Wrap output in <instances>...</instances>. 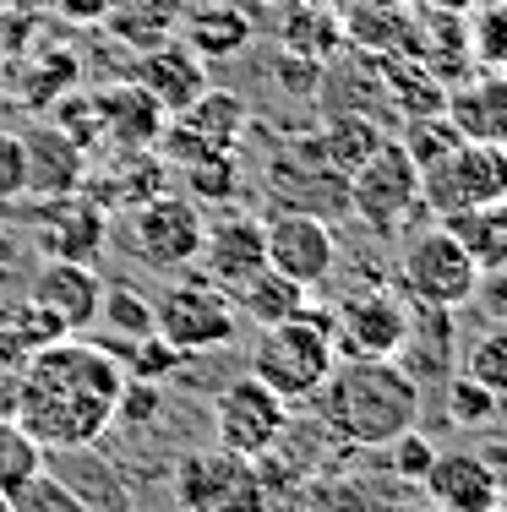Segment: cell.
<instances>
[{"label":"cell","instance_id":"obj_1","mask_svg":"<svg viewBox=\"0 0 507 512\" xmlns=\"http://www.w3.org/2000/svg\"><path fill=\"white\" fill-rule=\"evenodd\" d=\"M120 393H126V365H120V355L66 333L22 365L11 420L44 453H88V447H99L110 436Z\"/></svg>","mask_w":507,"mask_h":512},{"label":"cell","instance_id":"obj_2","mask_svg":"<svg viewBox=\"0 0 507 512\" xmlns=\"http://www.w3.org/2000/svg\"><path fill=\"white\" fill-rule=\"evenodd\" d=\"M311 404H317V420L328 436L366 447V453H382V447H393L404 431L420 425L426 387L398 360H338Z\"/></svg>","mask_w":507,"mask_h":512},{"label":"cell","instance_id":"obj_3","mask_svg":"<svg viewBox=\"0 0 507 512\" xmlns=\"http://www.w3.org/2000/svg\"><path fill=\"white\" fill-rule=\"evenodd\" d=\"M333 365H338L333 311H322V306H306V311L284 316V322L262 327L257 344H251V376L262 387H273L289 409L311 404L322 393V382L333 376Z\"/></svg>","mask_w":507,"mask_h":512},{"label":"cell","instance_id":"obj_4","mask_svg":"<svg viewBox=\"0 0 507 512\" xmlns=\"http://www.w3.org/2000/svg\"><path fill=\"white\" fill-rule=\"evenodd\" d=\"M393 278H398V289H404V300H415V306L458 311L480 295L475 256L458 246V235L448 224H437V218H431L426 229H415V235H404Z\"/></svg>","mask_w":507,"mask_h":512},{"label":"cell","instance_id":"obj_5","mask_svg":"<svg viewBox=\"0 0 507 512\" xmlns=\"http://www.w3.org/2000/svg\"><path fill=\"white\" fill-rule=\"evenodd\" d=\"M349 213L382 240L404 235V229L426 213V207H420V164L404 153V142L382 137L366 164L349 175Z\"/></svg>","mask_w":507,"mask_h":512},{"label":"cell","instance_id":"obj_6","mask_svg":"<svg viewBox=\"0 0 507 512\" xmlns=\"http://www.w3.org/2000/svg\"><path fill=\"white\" fill-rule=\"evenodd\" d=\"M502 197H507V148L458 137L448 153L420 164V207H426V218H453Z\"/></svg>","mask_w":507,"mask_h":512},{"label":"cell","instance_id":"obj_7","mask_svg":"<svg viewBox=\"0 0 507 512\" xmlns=\"http://www.w3.org/2000/svg\"><path fill=\"white\" fill-rule=\"evenodd\" d=\"M202 207L191 197H175V191H159V197L126 207L120 218V246L137 256L142 267H159V273H180V267H197V251H202Z\"/></svg>","mask_w":507,"mask_h":512},{"label":"cell","instance_id":"obj_8","mask_svg":"<svg viewBox=\"0 0 507 512\" xmlns=\"http://www.w3.org/2000/svg\"><path fill=\"white\" fill-rule=\"evenodd\" d=\"M180 512H273V496L262 485L257 463L224 453V447H197L175 463V480H169Z\"/></svg>","mask_w":507,"mask_h":512},{"label":"cell","instance_id":"obj_9","mask_svg":"<svg viewBox=\"0 0 507 512\" xmlns=\"http://www.w3.org/2000/svg\"><path fill=\"white\" fill-rule=\"evenodd\" d=\"M153 333L164 344H175L180 355H219V349L235 344L240 311L224 289H213L202 273H191L153 300Z\"/></svg>","mask_w":507,"mask_h":512},{"label":"cell","instance_id":"obj_10","mask_svg":"<svg viewBox=\"0 0 507 512\" xmlns=\"http://www.w3.org/2000/svg\"><path fill=\"white\" fill-rule=\"evenodd\" d=\"M328 311H333L338 360H393L398 344H404L409 300L393 295V289H382V284L344 289Z\"/></svg>","mask_w":507,"mask_h":512},{"label":"cell","instance_id":"obj_11","mask_svg":"<svg viewBox=\"0 0 507 512\" xmlns=\"http://www.w3.org/2000/svg\"><path fill=\"white\" fill-rule=\"evenodd\" d=\"M289 409L273 387H262L257 376H235V382L224 387L219 398H213V447H224V453H240L257 463L268 447H279L284 425H289Z\"/></svg>","mask_w":507,"mask_h":512},{"label":"cell","instance_id":"obj_12","mask_svg":"<svg viewBox=\"0 0 507 512\" xmlns=\"http://www.w3.org/2000/svg\"><path fill=\"white\" fill-rule=\"evenodd\" d=\"M268 197L279 207L338 218V213H349V180L322 158L317 137H295L268 158Z\"/></svg>","mask_w":507,"mask_h":512},{"label":"cell","instance_id":"obj_13","mask_svg":"<svg viewBox=\"0 0 507 512\" xmlns=\"http://www.w3.org/2000/svg\"><path fill=\"white\" fill-rule=\"evenodd\" d=\"M268 229V267L284 278H295L300 289H317L333 278L338 267V235L333 218L300 213V207H279L273 218H262Z\"/></svg>","mask_w":507,"mask_h":512},{"label":"cell","instance_id":"obj_14","mask_svg":"<svg viewBox=\"0 0 507 512\" xmlns=\"http://www.w3.org/2000/svg\"><path fill=\"white\" fill-rule=\"evenodd\" d=\"M202 278H208L213 289H224V295H235V289H246L251 278L268 267V229H262V218L251 213H219L208 229H202Z\"/></svg>","mask_w":507,"mask_h":512},{"label":"cell","instance_id":"obj_15","mask_svg":"<svg viewBox=\"0 0 507 512\" xmlns=\"http://www.w3.org/2000/svg\"><path fill=\"white\" fill-rule=\"evenodd\" d=\"M28 300L44 316H55L60 333H88L104 311V278L93 273V262H66V256H50L33 278Z\"/></svg>","mask_w":507,"mask_h":512},{"label":"cell","instance_id":"obj_16","mask_svg":"<svg viewBox=\"0 0 507 512\" xmlns=\"http://www.w3.org/2000/svg\"><path fill=\"white\" fill-rule=\"evenodd\" d=\"M458 311H442V306H415L409 300V322H404V344H398V365L415 376L420 387L431 382H448L458 371Z\"/></svg>","mask_w":507,"mask_h":512},{"label":"cell","instance_id":"obj_17","mask_svg":"<svg viewBox=\"0 0 507 512\" xmlns=\"http://www.w3.org/2000/svg\"><path fill=\"white\" fill-rule=\"evenodd\" d=\"M420 485H426V502L437 512H497L502 507V491H497V480H491L486 458L475 447L437 453Z\"/></svg>","mask_w":507,"mask_h":512},{"label":"cell","instance_id":"obj_18","mask_svg":"<svg viewBox=\"0 0 507 512\" xmlns=\"http://www.w3.org/2000/svg\"><path fill=\"white\" fill-rule=\"evenodd\" d=\"M131 82H142V88L164 104V115H180V109L208 88V77H202V55L191 50V44H175V39L148 44L142 60L131 66Z\"/></svg>","mask_w":507,"mask_h":512},{"label":"cell","instance_id":"obj_19","mask_svg":"<svg viewBox=\"0 0 507 512\" xmlns=\"http://www.w3.org/2000/svg\"><path fill=\"white\" fill-rule=\"evenodd\" d=\"M93 115H99V126L110 131V142H120L126 153H148L153 142L164 137V126H169L164 104L131 77L120 82V88L99 93V99H93Z\"/></svg>","mask_w":507,"mask_h":512},{"label":"cell","instance_id":"obj_20","mask_svg":"<svg viewBox=\"0 0 507 512\" xmlns=\"http://www.w3.org/2000/svg\"><path fill=\"white\" fill-rule=\"evenodd\" d=\"M442 115L453 120V131L464 142H491V148H507V71H486V77L453 88Z\"/></svg>","mask_w":507,"mask_h":512},{"label":"cell","instance_id":"obj_21","mask_svg":"<svg viewBox=\"0 0 507 512\" xmlns=\"http://www.w3.org/2000/svg\"><path fill=\"white\" fill-rule=\"evenodd\" d=\"M104 235H110V218H104L99 197H88V191H66L44 213V246L55 256H66V262H93Z\"/></svg>","mask_w":507,"mask_h":512},{"label":"cell","instance_id":"obj_22","mask_svg":"<svg viewBox=\"0 0 507 512\" xmlns=\"http://www.w3.org/2000/svg\"><path fill=\"white\" fill-rule=\"evenodd\" d=\"M22 169H28V191L66 197V191L82 186V169H88V158H82V142L71 137L66 126H60V131L39 126L28 142H22Z\"/></svg>","mask_w":507,"mask_h":512},{"label":"cell","instance_id":"obj_23","mask_svg":"<svg viewBox=\"0 0 507 512\" xmlns=\"http://www.w3.org/2000/svg\"><path fill=\"white\" fill-rule=\"evenodd\" d=\"M344 39L355 44V55H415V17L409 6H366L355 0V11L344 17Z\"/></svg>","mask_w":507,"mask_h":512},{"label":"cell","instance_id":"obj_24","mask_svg":"<svg viewBox=\"0 0 507 512\" xmlns=\"http://www.w3.org/2000/svg\"><path fill=\"white\" fill-rule=\"evenodd\" d=\"M458 235V246L475 256L480 278L486 273H507V197L502 202H486V207H469V213H453V218H437Z\"/></svg>","mask_w":507,"mask_h":512},{"label":"cell","instance_id":"obj_25","mask_svg":"<svg viewBox=\"0 0 507 512\" xmlns=\"http://www.w3.org/2000/svg\"><path fill=\"white\" fill-rule=\"evenodd\" d=\"M186 44L202 60H229L251 44V22L235 6H224V0H197L191 22H186Z\"/></svg>","mask_w":507,"mask_h":512},{"label":"cell","instance_id":"obj_26","mask_svg":"<svg viewBox=\"0 0 507 512\" xmlns=\"http://www.w3.org/2000/svg\"><path fill=\"white\" fill-rule=\"evenodd\" d=\"M311 289H300L295 278H284V273H273V267H262L257 278H251L246 289H235V311H240V322H257V327H273V322H284V316H295V311H306L311 306Z\"/></svg>","mask_w":507,"mask_h":512},{"label":"cell","instance_id":"obj_27","mask_svg":"<svg viewBox=\"0 0 507 512\" xmlns=\"http://www.w3.org/2000/svg\"><path fill=\"white\" fill-rule=\"evenodd\" d=\"M382 142V131L371 126V115H355V109H333L328 115V126L317 131V148H322V158L338 169V175H355L360 164L371 158V148Z\"/></svg>","mask_w":507,"mask_h":512},{"label":"cell","instance_id":"obj_28","mask_svg":"<svg viewBox=\"0 0 507 512\" xmlns=\"http://www.w3.org/2000/svg\"><path fill=\"white\" fill-rule=\"evenodd\" d=\"M458 371H464L469 382L486 387L497 404H507V322L480 327V333L464 344V355H458Z\"/></svg>","mask_w":507,"mask_h":512},{"label":"cell","instance_id":"obj_29","mask_svg":"<svg viewBox=\"0 0 507 512\" xmlns=\"http://www.w3.org/2000/svg\"><path fill=\"white\" fill-rule=\"evenodd\" d=\"M0 502H6V512H99L71 480L50 474V463H44L33 480H22L11 496H0Z\"/></svg>","mask_w":507,"mask_h":512},{"label":"cell","instance_id":"obj_30","mask_svg":"<svg viewBox=\"0 0 507 512\" xmlns=\"http://www.w3.org/2000/svg\"><path fill=\"white\" fill-rule=\"evenodd\" d=\"M180 180H186V197L197 207H224L240 186V158L235 153H202L191 164H180Z\"/></svg>","mask_w":507,"mask_h":512},{"label":"cell","instance_id":"obj_31","mask_svg":"<svg viewBox=\"0 0 507 512\" xmlns=\"http://www.w3.org/2000/svg\"><path fill=\"white\" fill-rule=\"evenodd\" d=\"M44 458L50 453H44L17 420H0V496H11L22 480H33V474L44 469Z\"/></svg>","mask_w":507,"mask_h":512},{"label":"cell","instance_id":"obj_32","mask_svg":"<svg viewBox=\"0 0 507 512\" xmlns=\"http://www.w3.org/2000/svg\"><path fill=\"white\" fill-rule=\"evenodd\" d=\"M99 322H110V333H120L126 344L131 338H148L153 333V300H142L137 289H126V284H104Z\"/></svg>","mask_w":507,"mask_h":512},{"label":"cell","instance_id":"obj_33","mask_svg":"<svg viewBox=\"0 0 507 512\" xmlns=\"http://www.w3.org/2000/svg\"><path fill=\"white\" fill-rule=\"evenodd\" d=\"M442 387H448V420H453V425H464V431H486V425L502 414L497 398H491L480 382H469L464 371H453Z\"/></svg>","mask_w":507,"mask_h":512},{"label":"cell","instance_id":"obj_34","mask_svg":"<svg viewBox=\"0 0 507 512\" xmlns=\"http://www.w3.org/2000/svg\"><path fill=\"white\" fill-rule=\"evenodd\" d=\"M469 50L491 71H507V0H480L469 22Z\"/></svg>","mask_w":507,"mask_h":512},{"label":"cell","instance_id":"obj_35","mask_svg":"<svg viewBox=\"0 0 507 512\" xmlns=\"http://www.w3.org/2000/svg\"><path fill=\"white\" fill-rule=\"evenodd\" d=\"M453 142H458V131H453L448 115H415L409 131H404V153L415 158V164H431V158L448 153Z\"/></svg>","mask_w":507,"mask_h":512},{"label":"cell","instance_id":"obj_36","mask_svg":"<svg viewBox=\"0 0 507 512\" xmlns=\"http://www.w3.org/2000/svg\"><path fill=\"white\" fill-rule=\"evenodd\" d=\"M382 453H388V469L398 474V480H426V469H431V458H437V447H431L426 436H420V425H415V431H404L393 447H382Z\"/></svg>","mask_w":507,"mask_h":512},{"label":"cell","instance_id":"obj_37","mask_svg":"<svg viewBox=\"0 0 507 512\" xmlns=\"http://www.w3.org/2000/svg\"><path fill=\"white\" fill-rule=\"evenodd\" d=\"M159 409H164L159 387H153V382H131V376H126V393H120V404H115V425L142 431L148 420H159Z\"/></svg>","mask_w":507,"mask_h":512},{"label":"cell","instance_id":"obj_38","mask_svg":"<svg viewBox=\"0 0 507 512\" xmlns=\"http://www.w3.org/2000/svg\"><path fill=\"white\" fill-rule=\"evenodd\" d=\"M28 191V169H22V142L0 137V197H17Z\"/></svg>","mask_w":507,"mask_h":512},{"label":"cell","instance_id":"obj_39","mask_svg":"<svg viewBox=\"0 0 507 512\" xmlns=\"http://www.w3.org/2000/svg\"><path fill=\"white\" fill-rule=\"evenodd\" d=\"M475 453L486 458L491 480H497V491H502V502H507V436H491V442H480V447H475Z\"/></svg>","mask_w":507,"mask_h":512},{"label":"cell","instance_id":"obj_40","mask_svg":"<svg viewBox=\"0 0 507 512\" xmlns=\"http://www.w3.org/2000/svg\"><path fill=\"white\" fill-rule=\"evenodd\" d=\"M60 6H66L71 17H104V11H110V0H60Z\"/></svg>","mask_w":507,"mask_h":512},{"label":"cell","instance_id":"obj_41","mask_svg":"<svg viewBox=\"0 0 507 512\" xmlns=\"http://www.w3.org/2000/svg\"><path fill=\"white\" fill-rule=\"evenodd\" d=\"M426 6H448V11H475L480 0H426Z\"/></svg>","mask_w":507,"mask_h":512},{"label":"cell","instance_id":"obj_42","mask_svg":"<svg viewBox=\"0 0 507 512\" xmlns=\"http://www.w3.org/2000/svg\"><path fill=\"white\" fill-rule=\"evenodd\" d=\"M366 6H409V0H366Z\"/></svg>","mask_w":507,"mask_h":512},{"label":"cell","instance_id":"obj_43","mask_svg":"<svg viewBox=\"0 0 507 512\" xmlns=\"http://www.w3.org/2000/svg\"><path fill=\"white\" fill-rule=\"evenodd\" d=\"M497 512H507V502H502V507H497Z\"/></svg>","mask_w":507,"mask_h":512}]
</instances>
